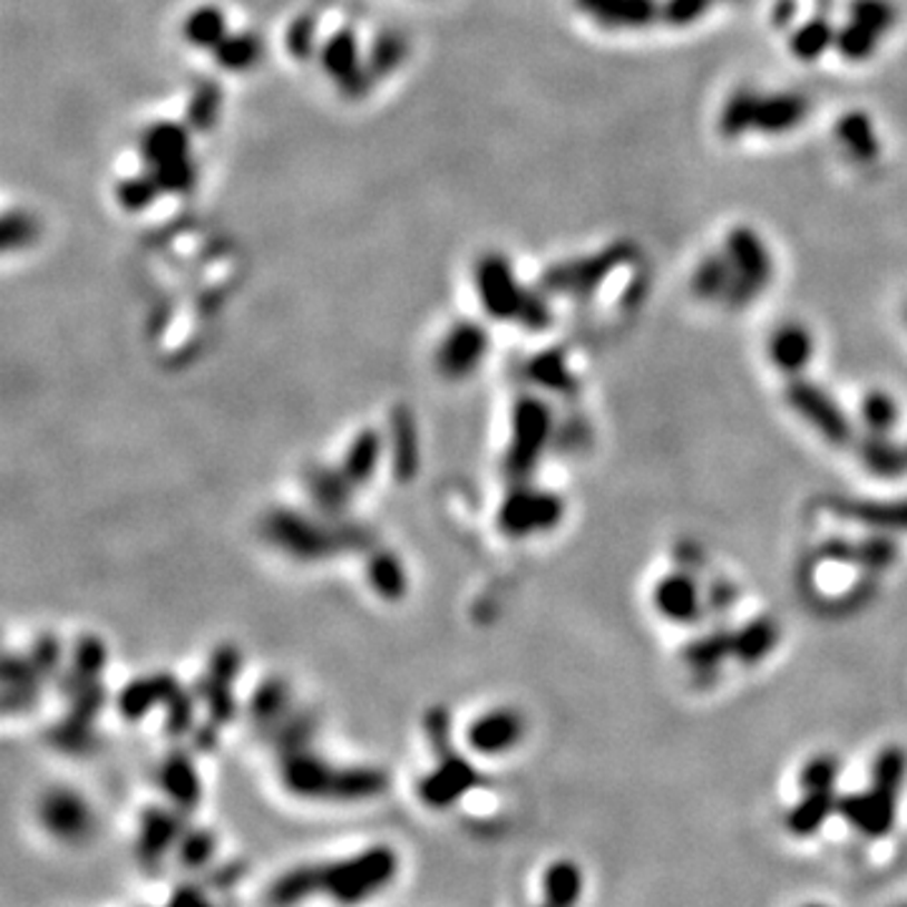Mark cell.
Wrapping results in <instances>:
<instances>
[{"instance_id": "37", "label": "cell", "mask_w": 907, "mask_h": 907, "mask_svg": "<svg viewBox=\"0 0 907 907\" xmlns=\"http://www.w3.org/2000/svg\"><path fill=\"white\" fill-rule=\"evenodd\" d=\"M315 48V21L313 18H295V23L287 28V51L295 59H308Z\"/></svg>"}, {"instance_id": "42", "label": "cell", "mask_w": 907, "mask_h": 907, "mask_svg": "<svg viewBox=\"0 0 907 907\" xmlns=\"http://www.w3.org/2000/svg\"><path fill=\"white\" fill-rule=\"evenodd\" d=\"M903 907H907V905H903Z\"/></svg>"}, {"instance_id": "36", "label": "cell", "mask_w": 907, "mask_h": 907, "mask_svg": "<svg viewBox=\"0 0 907 907\" xmlns=\"http://www.w3.org/2000/svg\"><path fill=\"white\" fill-rule=\"evenodd\" d=\"M401 56H403V43L399 41V38H389V36L379 38V41H376L371 48L369 66H365V69H369L371 76L389 74L396 69V66H399Z\"/></svg>"}, {"instance_id": "11", "label": "cell", "mask_w": 907, "mask_h": 907, "mask_svg": "<svg viewBox=\"0 0 907 907\" xmlns=\"http://www.w3.org/2000/svg\"><path fill=\"white\" fill-rule=\"evenodd\" d=\"M575 6L611 31H638L661 18L659 0H575Z\"/></svg>"}, {"instance_id": "31", "label": "cell", "mask_w": 907, "mask_h": 907, "mask_svg": "<svg viewBox=\"0 0 907 907\" xmlns=\"http://www.w3.org/2000/svg\"><path fill=\"white\" fill-rule=\"evenodd\" d=\"M713 0H663L661 21L673 28H686L699 23L711 11Z\"/></svg>"}, {"instance_id": "13", "label": "cell", "mask_w": 907, "mask_h": 907, "mask_svg": "<svg viewBox=\"0 0 907 907\" xmlns=\"http://www.w3.org/2000/svg\"><path fill=\"white\" fill-rule=\"evenodd\" d=\"M815 355V335L804 323L784 321L769 338V359L781 373L802 376Z\"/></svg>"}, {"instance_id": "27", "label": "cell", "mask_w": 907, "mask_h": 907, "mask_svg": "<svg viewBox=\"0 0 907 907\" xmlns=\"http://www.w3.org/2000/svg\"><path fill=\"white\" fill-rule=\"evenodd\" d=\"M897 557H900V547L895 543V535L872 533L867 539L857 543L855 565H860L870 573H882L895 565Z\"/></svg>"}, {"instance_id": "32", "label": "cell", "mask_w": 907, "mask_h": 907, "mask_svg": "<svg viewBox=\"0 0 907 907\" xmlns=\"http://www.w3.org/2000/svg\"><path fill=\"white\" fill-rule=\"evenodd\" d=\"M519 737V721L509 713H501V716L491 719L485 729L479 731L477 744L485 751H499L507 749L509 744H515V739Z\"/></svg>"}, {"instance_id": "10", "label": "cell", "mask_w": 907, "mask_h": 907, "mask_svg": "<svg viewBox=\"0 0 907 907\" xmlns=\"http://www.w3.org/2000/svg\"><path fill=\"white\" fill-rule=\"evenodd\" d=\"M477 285L481 293V301L491 313L499 318H509L523 311L525 293L517 287V280L513 267L505 257L487 255L481 257L477 267Z\"/></svg>"}, {"instance_id": "16", "label": "cell", "mask_w": 907, "mask_h": 907, "mask_svg": "<svg viewBox=\"0 0 907 907\" xmlns=\"http://www.w3.org/2000/svg\"><path fill=\"white\" fill-rule=\"evenodd\" d=\"M781 638V628L774 617L761 615L749 621L744 628L733 631V659L754 665L774 653Z\"/></svg>"}, {"instance_id": "5", "label": "cell", "mask_w": 907, "mask_h": 907, "mask_svg": "<svg viewBox=\"0 0 907 907\" xmlns=\"http://www.w3.org/2000/svg\"><path fill=\"white\" fill-rule=\"evenodd\" d=\"M784 396L791 411L804 423H809L825 441L832 443V447H849L855 441V423L849 421L842 407L822 386L797 376V379L787 383Z\"/></svg>"}, {"instance_id": "25", "label": "cell", "mask_w": 907, "mask_h": 907, "mask_svg": "<svg viewBox=\"0 0 907 907\" xmlns=\"http://www.w3.org/2000/svg\"><path fill=\"white\" fill-rule=\"evenodd\" d=\"M860 419L867 433H893L900 421V407L887 391H870L860 403Z\"/></svg>"}, {"instance_id": "17", "label": "cell", "mask_w": 907, "mask_h": 907, "mask_svg": "<svg viewBox=\"0 0 907 907\" xmlns=\"http://www.w3.org/2000/svg\"><path fill=\"white\" fill-rule=\"evenodd\" d=\"M837 815V791H804V797L789 809L784 819L787 829L794 837L817 835L829 817Z\"/></svg>"}, {"instance_id": "12", "label": "cell", "mask_w": 907, "mask_h": 907, "mask_svg": "<svg viewBox=\"0 0 907 907\" xmlns=\"http://www.w3.org/2000/svg\"><path fill=\"white\" fill-rule=\"evenodd\" d=\"M653 603L665 621L686 625L696 623L703 613V601L696 581L689 573H673L659 581L653 591Z\"/></svg>"}, {"instance_id": "24", "label": "cell", "mask_w": 907, "mask_h": 907, "mask_svg": "<svg viewBox=\"0 0 907 907\" xmlns=\"http://www.w3.org/2000/svg\"><path fill=\"white\" fill-rule=\"evenodd\" d=\"M583 895V872L575 862H555L545 875V897L553 903L575 907Z\"/></svg>"}, {"instance_id": "4", "label": "cell", "mask_w": 907, "mask_h": 907, "mask_svg": "<svg viewBox=\"0 0 907 907\" xmlns=\"http://www.w3.org/2000/svg\"><path fill=\"white\" fill-rule=\"evenodd\" d=\"M142 154L149 175L162 192H189L195 185V167L189 159V134L182 124L162 121L144 131Z\"/></svg>"}, {"instance_id": "2", "label": "cell", "mask_w": 907, "mask_h": 907, "mask_svg": "<svg viewBox=\"0 0 907 907\" xmlns=\"http://www.w3.org/2000/svg\"><path fill=\"white\" fill-rule=\"evenodd\" d=\"M809 117L807 96L794 91L739 89L723 101L719 111V134L726 139H741L744 134L781 137L802 127Z\"/></svg>"}, {"instance_id": "38", "label": "cell", "mask_w": 907, "mask_h": 907, "mask_svg": "<svg viewBox=\"0 0 907 907\" xmlns=\"http://www.w3.org/2000/svg\"><path fill=\"white\" fill-rule=\"evenodd\" d=\"M706 607L709 611H713V613H719V615H726L731 607H733V603H737V587H733L731 583H726V581H716L713 583L711 587H709V595H706Z\"/></svg>"}, {"instance_id": "41", "label": "cell", "mask_w": 907, "mask_h": 907, "mask_svg": "<svg viewBox=\"0 0 907 907\" xmlns=\"http://www.w3.org/2000/svg\"><path fill=\"white\" fill-rule=\"evenodd\" d=\"M905 318H907V311H905Z\"/></svg>"}, {"instance_id": "3", "label": "cell", "mask_w": 907, "mask_h": 907, "mask_svg": "<svg viewBox=\"0 0 907 907\" xmlns=\"http://www.w3.org/2000/svg\"><path fill=\"white\" fill-rule=\"evenodd\" d=\"M723 255L733 267V280L723 303L729 308H744L757 301L774 277V257L769 253V245L757 230L733 227L723 243Z\"/></svg>"}, {"instance_id": "21", "label": "cell", "mask_w": 907, "mask_h": 907, "mask_svg": "<svg viewBox=\"0 0 907 907\" xmlns=\"http://www.w3.org/2000/svg\"><path fill=\"white\" fill-rule=\"evenodd\" d=\"M733 655V633L731 631H711L701 638L691 641L683 651V661L689 663L693 671H713Z\"/></svg>"}, {"instance_id": "28", "label": "cell", "mask_w": 907, "mask_h": 907, "mask_svg": "<svg viewBox=\"0 0 907 907\" xmlns=\"http://www.w3.org/2000/svg\"><path fill=\"white\" fill-rule=\"evenodd\" d=\"M849 21L870 28L877 36H885L897 26V8L893 0H852Z\"/></svg>"}, {"instance_id": "7", "label": "cell", "mask_w": 907, "mask_h": 907, "mask_svg": "<svg viewBox=\"0 0 907 907\" xmlns=\"http://www.w3.org/2000/svg\"><path fill=\"white\" fill-rule=\"evenodd\" d=\"M837 815L865 837H885L895 825L897 797L870 787L860 794L837 797Z\"/></svg>"}, {"instance_id": "34", "label": "cell", "mask_w": 907, "mask_h": 907, "mask_svg": "<svg viewBox=\"0 0 907 907\" xmlns=\"http://www.w3.org/2000/svg\"><path fill=\"white\" fill-rule=\"evenodd\" d=\"M159 185L157 179L152 175L149 177H131V179H124L119 189H117V197H119V205L127 207L131 212L149 207L154 197L159 195Z\"/></svg>"}, {"instance_id": "23", "label": "cell", "mask_w": 907, "mask_h": 907, "mask_svg": "<svg viewBox=\"0 0 907 907\" xmlns=\"http://www.w3.org/2000/svg\"><path fill=\"white\" fill-rule=\"evenodd\" d=\"M882 36H877L870 28H865L855 21H847L842 28H837V36H835V51L842 56V59L852 61V64H860L872 59L877 53V48H880Z\"/></svg>"}, {"instance_id": "30", "label": "cell", "mask_w": 907, "mask_h": 907, "mask_svg": "<svg viewBox=\"0 0 907 907\" xmlns=\"http://www.w3.org/2000/svg\"><path fill=\"white\" fill-rule=\"evenodd\" d=\"M839 759L832 754H817L804 764L799 774V787L802 791H829L837 787Z\"/></svg>"}, {"instance_id": "40", "label": "cell", "mask_w": 907, "mask_h": 907, "mask_svg": "<svg viewBox=\"0 0 907 907\" xmlns=\"http://www.w3.org/2000/svg\"><path fill=\"white\" fill-rule=\"evenodd\" d=\"M804 907H825V905H804Z\"/></svg>"}, {"instance_id": "18", "label": "cell", "mask_w": 907, "mask_h": 907, "mask_svg": "<svg viewBox=\"0 0 907 907\" xmlns=\"http://www.w3.org/2000/svg\"><path fill=\"white\" fill-rule=\"evenodd\" d=\"M182 33H185L189 46L215 51L227 36V18L217 6H199L185 18Z\"/></svg>"}, {"instance_id": "19", "label": "cell", "mask_w": 907, "mask_h": 907, "mask_svg": "<svg viewBox=\"0 0 907 907\" xmlns=\"http://www.w3.org/2000/svg\"><path fill=\"white\" fill-rule=\"evenodd\" d=\"M731 280L733 267L729 263V257L719 253L701 260L699 267L693 270L691 275V287L701 301H723L731 287Z\"/></svg>"}, {"instance_id": "15", "label": "cell", "mask_w": 907, "mask_h": 907, "mask_svg": "<svg viewBox=\"0 0 907 907\" xmlns=\"http://www.w3.org/2000/svg\"><path fill=\"white\" fill-rule=\"evenodd\" d=\"M862 467L880 479H897L907 475V447L890 439V433H867L857 443Z\"/></svg>"}, {"instance_id": "9", "label": "cell", "mask_w": 907, "mask_h": 907, "mask_svg": "<svg viewBox=\"0 0 907 907\" xmlns=\"http://www.w3.org/2000/svg\"><path fill=\"white\" fill-rule=\"evenodd\" d=\"M321 66L349 96L365 91V81H369L371 74L361 66L359 41H355V33L349 28L328 38L321 51Z\"/></svg>"}, {"instance_id": "1", "label": "cell", "mask_w": 907, "mask_h": 907, "mask_svg": "<svg viewBox=\"0 0 907 907\" xmlns=\"http://www.w3.org/2000/svg\"><path fill=\"white\" fill-rule=\"evenodd\" d=\"M393 875L396 857L389 849H371L369 855L353 857L349 862L287 872L270 887V900L275 905H293L303 897L325 893L338 903L355 905L379 893Z\"/></svg>"}, {"instance_id": "39", "label": "cell", "mask_w": 907, "mask_h": 907, "mask_svg": "<svg viewBox=\"0 0 907 907\" xmlns=\"http://www.w3.org/2000/svg\"><path fill=\"white\" fill-rule=\"evenodd\" d=\"M822 555L827 559H832V563H839V565L855 563V559H857V543H852V539L835 537V539H829V543H825Z\"/></svg>"}, {"instance_id": "26", "label": "cell", "mask_w": 907, "mask_h": 907, "mask_svg": "<svg viewBox=\"0 0 907 907\" xmlns=\"http://www.w3.org/2000/svg\"><path fill=\"white\" fill-rule=\"evenodd\" d=\"M215 61L227 71H247L253 69L260 59V41L253 33H235L225 36L215 51Z\"/></svg>"}, {"instance_id": "33", "label": "cell", "mask_w": 907, "mask_h": 907, "mask_svg": "<svg viewBox=\"0 0 907 907\" xmlns=\"http://www.w3.org/2000/svg\"><path fill=\"white\" fill-rule=\"evenodd\" d=\"M220 114V91L217 86H199L189 101V124L199 131H207Z\"/></svg>"}, {"instance_id": "29", "label": "cell", "mask_w": 907, "mask_h": 907, "mask_svg": "<svg viewBox=\"0 0 907 907\" xmlns=\"http://www.w3.org/2000/svg\"><path fill=\"white\" fill-rule=\"evenodd\" d=\"M559 513H563V509H559V501L555 497L529 495V497H523V501H519L515 523L519 525V529L549 527L553 523H557Z\"/></svg>"}, {"instance_id": "14", "label": "cell", "mask_w": 907, "mask_h": 907, "mask_svg": "<svg viewBox=\"0 0 907 907\" xmlns=\"http://www.w3.org/2000/svg\"><path fill=\"white\" fill-rule=\"evenodd\" d=\"M835 137L849 157L860 164H870L880 157V137L872 117L865 111H847L835 124Z\"/></svg>"}, {"instance_id": "22", "label": "cell", "mask_w": 907, "mask_h": 907, "mask_svg": "<svg viewBox=\"0 0 907 907\" xmlns=\"http://www.w3.org/2000/svg\"><path fill=\"white\" fill-rule=\"evenodd\" d=\"M907 779V754L900 747H885L872 761L870 787L887 791V794L900 797L903 784Z\"/></svg>"}, {"instance_id": "6", "label": "cell", "mask_w": 907, "mask_h": 907, "mask_svg": "<svg viewBox=\"0 0 907 907\" xmlns=\"http://www.w3.org/2000/svg\"><path fill=\"white\" fill-rule=\"evenodd\" d=\"M633 255L631 245H613L597 253L593 257L575 260V263L557 265L547 273V287L557 293H570V295H591L603 280L613 273L617 265H623V260H628Z\"/></svg>"}, {"instance_id": "35", "label": "cell", "mask_w": 907, "mask_h": 907, "mask_svg": "<svg viewBox=\"0 0 907 907\" xmlns=\"http://www.w3.org/2000/svg\"><path fill=\"white\" fill-rule=\"evenodd\" d=\"M46 819H48V825H51V829H56V832L64 837L79 835L86 827L84 809L76 802H66V799H59V802L48 804Z\"/></svg>"}, {"instance_id": "8", "label": "cell", "mask_w": 907, "mask_h": 907, "mask_svg": "<svg viewBox=\"0 0 907 907\" xmlns=\"http://www.w3.org/2000/svg\"><path fill=\"white\" fill-rule=\"evenodd\" d=\"M835 515L852 519L872 533L907 535V499H829Z\"/></svg>"}, {"instance_id": "20", "label": "cell", "mask_w": 907, "mask_h": 907, "mask_svg": "<svg viewBox=\"0 0 907 907\" xmlns=\"http://www.w3.org/2000/svg\"><path fill=\"white\" fill-rule=\"evenodd\" d=\"M835 36L837 28H832V23L825 21V18H812V21L799 26L797 31L791 33L789 51L794 53L799 61L812 64L817 59H822L829 48H835Z\"/></svg>"}]
</instances>
